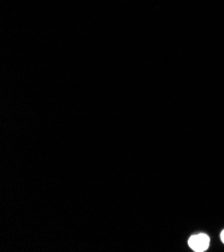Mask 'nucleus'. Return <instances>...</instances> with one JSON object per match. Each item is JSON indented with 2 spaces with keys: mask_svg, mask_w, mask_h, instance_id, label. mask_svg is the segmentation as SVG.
<instances>
[{
  "mask_svg": "<svg viewBox=\"0 0 224 252\" xmlns=\"http://www.w3.org/2000/svg\"><path fill=\"white\" fill-rule=\"evenodd\" d=\"M209 242H210L209 237L203 233L193 235L188 240L189 246L196 252L205 251L209 247Z\"/></svg>",
  "mask_w": 224,
  "mask_h": 252,
  "instance_id": "1",
  "label": "nucleus"
},
{
  "mask_svg": "<svg viewBox=\"0 0 224 252\" xmlns=\"http://www.w3.org/2000/svg\"><path fill=\"white\" fill-rule=\"evenodd\" d=\"M220 238H221V241L224 243V230L221 232V235H220Z\"/></svg>",
  "mask_w": 224,
  "mask_h": 252,
  "instance_id": "2",
  "label": "nucleus"
}]
</instances>
